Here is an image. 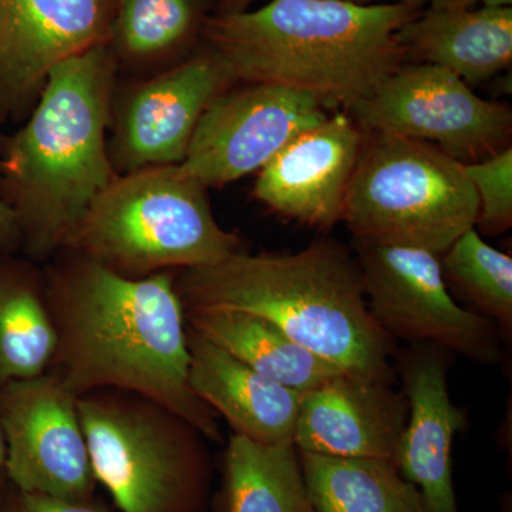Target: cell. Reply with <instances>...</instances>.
<instances>
[{
	"mask_svg": "<svg viewBox=\"0 0 512 512\" xmlns=\"http://www.w3.org/2000/svg\"><path fill=\"white\" fill-rule=\"evenodd\" d=\"M367 306L393 339L429 343L481 365L503 359L493 320L458 305L444 281L440 255L356 241Z\"/></svg>",
	"mask_w": 512,
	"mask_h": 512,
	"instance_id": "obj_9",
	"label": "cell"
},
{
	"mask_svg": "<svg viewBox=\"0 0 512 512\" xmlns=\"http://www.w3.org/2000/svg\"><path fill=\"white\" fill-rule=\"evenodd\" d=\"M94 477L120 512H207L212 461L201 431L143 394L77 399Z\"/></svg>",
	"mask_w": 512,
	"mask_h": 512,
	"instance_id": "obj_6",
	"label": "cell"
},
{
	"mask_svg": "<svg viewBox=\"0 0 512 512\" xmlns=\"http://www.w3.org/2000/svg\"><path fill=\"white\" fill-rule=\"evenodd\" d=\"M218 512H319L303 478L298 450L231 434L224 454Z\"/></svg>",
	"mask_w": 512,
	"mask_h": 512,
	"instance_id": "obj_22",
	"label": "cell"
},
{
	"mask_svg": "<svg viewBox=\"0 0 512 512\" xmlns=\"http://www.w3.org/2000/svg\"><path fill=\"white\" fill-rule=\"evenodd\" d=\"M0 512H110L96 498L92 500H66L52 495L23 493L9 483Z\"/></svg>",
	"mask_w": 512,
	"mask_h": 512,
	"instance_id": "obj_26",
	"label": "cell"
},
{
	"mask_svg": "<svg viewBox=\"0 0 512 512\" xmlns=\"http://www.w3.org/2000/svg\"><path fill=\"white\" fill-rule=\"evenodd\" d=\"M409 402L394 384L338 373L301 393L293 446L329 457L396 458Z\"/></svg>",
	"mask_w": 512,
	"mask_h": 512,
	"instance_id": "obj_16",
	"label": "cell"
},
{
	"mask_svg": "<svg viewBox=\"0 0 512 512\" xmlns=\"http://www.w3.org/2000/svg\"><path fill=\"white\" fill-rule=\"evenodd\" d=\"M173 281L184 312L261 316L343 373L396 384V339L370 313L356 255L339 242L320 239L295 254L245 249Z\"/></svg>",
	"mask_w": 512,
	"mask_h": 512,
	"instance_id": "obj_3",
	"label": "cell"
},
{
	"mask_svg": "<svg viewBox=\"0 0 512 512\" xmlns=\"http://www.w3.org/2000/svg\"><path fill=\"white\" fill-rule=\"evenodd\" d=\"M119 66L109 43L59 64L28 119L0 137V201L20 255L45 264L116 177L107 138Z\"/></svg>",
	"mask_w": 512,
	"mask_h": 512,
	"instance_id": "obj_2",
	"label": "cell"
},
{
	"mask_svg": "<svg viewBox=\"0 0 512 512\" xmlns=\"http://www.w3.org/2000/svg\"><path fill=\"white\" fill-rule=\"evenodd\" d=\"M252 0H228V8L224 12H237V10H244L248 3Z\"/></svg>",
	"mask_w": 512,
	"mask_h": 512,
	"instance_id": "obj_30",
	"label": "cell"
},
{
	"mask_svg": "<svg viewBox=\"0 0 512 512\" xmlns=\"http://www.w3.org/2000/svg\"><path fill=\"white\" fill-rule=\"evenodd\" d=\"M463 165L478 198L476 227L488 234L507 231L512 224V148Z\"/></svg>",
	"mask_w": 512,
	"mask_h": 512,
	"instance_id": "obj_25",
	"label": "cell"
},
{
	"mask_svg": "<svg viewBox=\"0 0 512 512\" xmlns=\"http://www.w3.org/2000/svg\"><path fill=\"white\" fill-rule=\"evenodd\" d=\"M55 342L43 265L0 254V384L46 373Z\"/></svg>",
	"mask_w": 512,
	"mask_h": 512,
	"instance_id": "obj_21",
	"label": "cell"
},
{
	"mask_svg": "<svg viewBox=\"0 0 512 512\" xmlns=\"http://www.w3.org/2000/svg\"><path fill=\"white\" fill-rule=\"evenodd\" d=\"M399 40L406 57L481 83L511 64L512 9L429 8L399 30Z\"/></svg>",
	"mask_w": 512,
	"mask_h": 512,
	"instance_id": "obj_18",
	"label": "cell"
},
{
	"mask_svg": "<svg viewBox=\"0 0 512 512\" xmlns=\"http://www.w3.org/2000/svg\"><path fill=\"white\" fill-rule=\"evenodd\" d=\"M210 0H114L109 45L119 76L146 77L190 56Z\"/></svg>",
	"mask_w": 512,
	"mask_h": 512,
	"instance_id": "obj_19",
	"label": "cell"
},
{
	"mask_svg": "<svg viewBox=\"0 0 512 512\" xmlns=\"http://www.w3.org/2000/svg\"><path fill=\"white\" fill-rule=\"evenodd\" d=\"M55 329L47 372L73 396L101 389L143 394L220 443L221 427L188 383L190 355L173 274L124 278L72 249L43 264Z\"/></svg>",
	"mask_w": 512,
	"mask_h": 512,
	"instance_id": "obj_1",
	"label": "cell"
},
{
	"mask_svg": "<svg viewBox=\"0 0 512 512\" xmlns=\"http://www.w3.org/2000/svg\"><path fill=\"white\" fill-rule=\"evenodd\" d=\"M450 352L416 343L397 353L394 367L409 402V419L397 448V470L419 488L426 512H460L453 480V444L466 412L448 389Z\"/></svg>",
	"mask_w": 512,
	"mask_h": 512,
	"instance_id": "obj_14",
	"label": "cell"
},
{
	"mask_svg": "<svg viewBox=\"0 0 512 512\" xmlns=\"http://www.w3.org/2000/svg\"><path fill=\"white\" fill-rule=\"evenodd\" d=\"M512 0H456L453 5L456 8H511Z\"/></svg>",
	"mask_w": 512,
	"mask_h": 512,
	"instance_id": "obj_29",
	"label": "cell"
},
{
	"mask_svg": "<svg viewBox=\"0 0 512 512\" xmlns=\"http://www.w3.org/2000/svg\"><path fill=\"white\" fill-rule=\"evenodd\" d=\"M64 248L143 279L218 264L245 251V241L215 220L208 188L180 165H164L117 174Z\"/></svg>",
	"mask_w": 512,
	"mask_h": 512,
	"instance_id": "obj_5",
	"label": "cell"
},
{
	"mask_svg": "<svg viewBox=\"0 0 512 512\" xmlns=\"http://www.w3.org/2000/svg\"><path fill=\"white\" fill-rule=\"evenodd\" d=\"M114 0H0V126H20L59 64L109 43Z\"/></svg>",
	"mask_w": 512,
	"mask_h": 512,
	"instance_id": "obj_13",
	"label": "cell"
},
{
	"mask_svg": "<svg viewBox=\"0 0 512 512\" xmlns=\"http://www.w3.org/2000/svg\"><path fill=\"white\" fill-rule=\"evenodd\" d=\"M363 138L365 133L345 113L306 128L259 170L256 200L308 227L332 228L342 221Z\"/></svg>",
	"mask_w": 512,
	"mask_h": 512,
	"instance_id": "obj_15",
	"label": "cell"
},
{
	"mask_svg": "<svg viewBox=\"0 0 512 512\" xmlns=\"http://www.w3.org/2000/svg\"><path fill=\"white\" fill-rule=\"evenodd\" d=\"M20 248H22V238H20L18 222L8 205L0 201V254L18 255Z\"/></svg>",
	"mask_w": 512,
	"mask_h": 512,
	"instance_id": "obj_27",
	"label": "cell"
},
{
	"mask_svg": "<svg viewBox=\"0 0 512 512\" xmlns=\"http://www.w3.org/2000/svg\"><path fill=\"white\" fill-rule=\"evenodd\" d=\"M187 346L192 393L227 421L232 434L264 446L293 444L301 393L259 375L190 326Z\"/></svg>",
	"mask_w": 512,
	"mask_h": 512,
	"instance_id": "obj_17",
	"label": "cell"
},
{
	"mask_svg": "<svg viewBox=\"0 0 512 512\" xmlns=\"http://www.w3.org/2000/svg\"><path fill=\"white\" fill-rule=\"evenodd\" d=\"M448 289L470 311L493 320L504 339L512 333V258L481 238L476 228L464 232L441 254Z\"/></svg>",
	"mask_w": 512,
	"mask_h": 512,
	"instance_id": "obj_24",
	"label": "cell"
},
{
	"mask_svg": "<svg viewBox=\"0 0 512 512\" xmlns=\"http://www.w3.org/2000/svg\"><path fill=\"white\" fill-rule=\"evenodd\" d=\"M6 463V441L3 436L2 424H0V468H5Z\"/></svg>",
	"mask_w": 512,
	"mask_h": 512,
	"instance_id": "obj_32",
	"label": "cell"
},
{
	"mask_svg": "<svg viewBox=\"0 0 512 512\" xmlns=\"http://www.w3.org/2000/svg\"><path fill=\"white\" fill-rule=\"evenodd\" d=\"M9 487V478L6 474L5 468H0V504H2L3 497H5L6 490Z\"/></svg>",
	"mask_w": 512,
	"mask_h": 512,
	"instance_id": "obj_31",
	"label": "cell"
},
{
	"mask_svg": "<svg viewBox=\"0 0 512 512\" xmlns=\"http://www.w3.org/2000/svg\"><path fill=\"white\" fill-rule=\"evenodd\" d=\"M319 512H426L419 488L384 458L329 457L298 451Z\"/></svg>",
	"mask_w": 512,
	"mask_h": 512,
	"instance_id": "obj_23",
	"label": "cell"
},
{
	"mask_svg": "<svg viewBox=\"0 0 512 512\" xmlns=\"http://www.w3.org/2000/svg\"><path fill=\"white\" fill-rule=\"evenodd\" d=\"M326 111L312 94L289 87L234 84L202 114L180 167L208 190L225 187L265 167Z\"/></svg>",
	"mask_w": 512,
	"mask_h": 512,
	"instance_id": "obj_12",
	"label": "cell"
},
{
	"mask_svg": "<svg viewBox=\"0 0 512 512\" xmlns=\"http://www.w3.org/2000/svg\"><path fill=\"white\" fill-rule=\"evenodd\" d=\"M348 111L363 133L424 141L461 164L500 153L512 130L510 107L481 99L456 74L429 63L402 64Z\"/></svg>",
	"mask_w": 512,
	"mask_h": 512,
	"instance_id": "obj_8",
	"label": "cell"
},
{
	"mask_svg": "<svg viewBox=\"0 0 512 512\" xmlns=\"http://www.w3.org/2000/svg\"><path fill=\"white\" fill-rule=\"evenodd\" d=\"M234 84L207 46L151 76H119L107 138L116 174L183 163L202 114Z\"/></svg>",
	"mask_w": 512,
	"mask_h": 512,
	"instance_id": "obj_10",
	"label": "cell"
},
{
	"mask_svg": "<svg viewBox=\"0 0 512 512\" xmlns=\"http://www.w3.org/2000/svg\"><path fill=\"white\" fill-rule=\"evenodd\" d=\"M477 217L463 164L424 141L365 133L342 217L356 241L441 255Z\"/></svg>",
	"mask_w": 512,
	"mask_h": 512,
	"instance_id": "obj_7",
	"label": "cell"
},
{
	"mask_svg": "<svg viewBox=\"0 0 512 512\" xmlns=\"http://www.w3.org/2000/svg\"><path fill=\"white\" fill-rule=\"evenodd\" d=\"M0 424L12 487L66 500L96 498L77 397L55 376L0 384Z\"/></svg>",
	"mask_w": 512,
	"mask_h": 512,
	"instance_id": "obj_11",
	"label": "cell"
},
{
	"mask_svg": "<svg viewBox=\"0 0 512 512\" xmlns=\"http://www.w3.org/2000/svg\"><path fill=\"white\" fill-rule=\"evenodd\" d=\"M417 15L403 3L271 0L208 16L201 36L235 82L278 84L349 110L404 64L399 30Z\"/></svg>",
	"mask_w": 512,
	"mask_h": 512,
	"instance_id": "obj_4",
	"label": "cell"
},
{
	"mask_svg": "<svg viewBox=\"0 0 512 512\" xmlns=\"http://www.w3.org/2000/svg\"><path fill=\"white\" fill-rule=\"evenodd\" d=\"M185 323L259 375L303 393L342 373L261 316L237 311L184 312Z\"/></svg>",
	"mask_w": 512,
	"mask_h": 512,
	"instance_id": "obj_20",
	"label": "cell"
},
{
	"mask_svg": "<svg viewBox=\"0 0 512 512\" xmlns=\"http://www.w3.org/2000/svg\"><path fill=\"white\" fill-rule=\"evenodd\" d=\"M350 2L360 3V5H370V3H403V5L420 8L423 5H430V8H441V6L453 5L456 0H350Z\"/></svg>",
	"mask_w": 512,
	"mask_h": 512,
	"instance_id": "obj_28",
	"label": "cell"
}]
</instances>
